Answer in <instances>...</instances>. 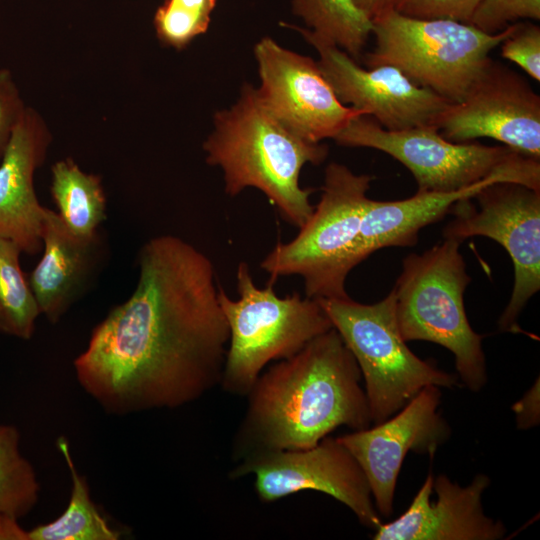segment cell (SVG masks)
<instances>
[{"instance_id":"1","label":"cell","mask_w":540,"mask_h":540,"mask_svg":"<svg viewBox=\"0 0 540 540\" xmlns=\"http://www.w3.org/2000/svg\"><path fill=\"white\" fill-rule=\"evenodd\" d=\"M131 296L93 329L75 359L84 390L108 412L177 408L220 384L229 328L210 258L161 235L138 254Z\"/></svg>"},{"instance_id":"2","label":"cell","mask_w":540,"mask_h":540,"mask_svg":"<svg viewBox=\"0 0 540 540\" xmlns=\"http://www.w3.org/2000/svg\"><path fill=\"white\" fill-rule=\"evenodd\" d=\"M361 371L334 329L261 373L233 443V458L314 447L339 426L353 431L372 420Z\"/></svg>"},{"instance_id":"3","label":"cell","mask_w":540,"mask_h":540,"mask_svg":"<svg viewBox=\"0 0 540 540\" xmlns=\"http://www.w3.org/2000/svg\"><path fill=\"white\" fill-rule=\"evenodd\" d=\"M203 150L206 162L222 170L229 196L256 188L297 228L312 214L310 196L315 189L300 186V173L308 163L321 164L328 147L290 130L267 109L251 84L243 85L235 104L215 113Z\"/></svg>"},{"instance_id":"4","label":"cell","mask_w":540,"mask_h":540,"mask_svg":"<svg viewBox=\"0 0 540 540\" xmlns=\"http://www.w3.org/2000/svg\"><path fill=\"white\" fill-rule=\"evenodd\" d=\"M461 241L444 238L402 263L393 287L395 314L404 341L436 343L454 355L463 384L480 391L487 382L482 336L469 324L464 292L471 277L460 253Z\"/></svg>"},{"instance_id":"5","label":"cell","mask_w":540,"mask_h":540,"mask_svg":"<svg viewBox=\"0 0 540 540\" xmlns=\"http://www.w3.org/2000/svg\"><path fill=\"white\" fill-rule=\"evenodd\" d=\"M373 179L341 163L327 165L312 214L292 240L278 242L260 263L272 282L297 275L304 281L306 297H348L346 279L357 266L355 253Z\"/></svg>"},{"instance_id":"6","label":"cell","mask_w":540,"mask_h":540,"mask_svg":"<svg viewBox=\"0 0 540 540\" xmlns=\"http://www.w3.org/2000/svg\"><path fill=\"white\" fill-rule=\"evenodd\" d=\"M236 286L235 300L218 287L229 328L220 384L228 393L247 395L269 362L293 356L333 325L318 300L298 292L279 297L272 281L259 288L244 261L237 267Z\"/></svg>"},{"instance_id":"7","label":"cell","mask_w":540,"mask_h":540,"mask_svg":"<svg viewBox=\"0 0 540 540\" xmlns=\"http://www.w3.org/2000/svg\"><path fill=\"white\" fill-rule=\"evenodd\" d=\"M514 24L489 34L468 23L414 18L391 9L373 19L375 46L365 63L393 66L418 86L456 103L484 72L490 52Z\"/></svg>"},{"instance_id":"8","label":"cell","mask_w":540,"mask_h":540,"mask_svg":"<svg viewBox=\"0 0 540 540\" xmlns=\"http://www.w3.org/2000/svg\"><path fill=\"white\" fill-rule=\"evenodd\" d=\"M334 140L390 155L412 173L418 192H455L495 175L540 190L539 159L506 146L452 142L434 125L387 130L372 117L360 115Z\"/></svg>"},{"instance_id":"9","label":"cell","mask_w":540,"mask_h":540,"mask_svg":"<svg viewBox=\"0 0 540 540\" xmlns=\"http://www.w3.org/2000/svg\"><path fill=\"white\" fill-rule=\"evenodd\" d=\"M318 301L359 366L373 423L397 413L426 386L458 385L456 375L408 348L398 329L393 289L373 304L349 296Z\"/></svg>"},{"instance_id":"10","label":"cell","mask_w":540,"mask_h":540,"mask_svg":"<svg viewBox=\"0 0 540 540\" xmlns=\"http://www.w3.org/2000/svg\"><path fill=\"white\" fill-rule=\"evenodd\" d=\"M458 201L454 218L444 227V238L463 242L485 236L502 245L514 265V285L501 314V331L521 332L517 319L540 289V190L512 182L492 183Z\"/></svg>"},{"instance_id":"11","label":"cell","mask_w":540,"mask_h":540,"mask_svg":"<svg viewBox=\"0 0 540 540\" xmlns=\"http://www.w3.org/2000/svg\"><path fill=\"white\" fill-rule=\"evenodd\" d=\"M250 474L263 502L314 490L347 506L368 528L382 523L360 465L338 438L325 437L307 449L258 453L238 461L231 471L232 478Z\"/></svg>"},{"instance_id":"12","label":"cell","mask_w":540,"mask_h":540,"mask_svg":"<svg viewBox=\"0 0 540 540\" xmlns=\"http://www.w3.org/2000/svg\"><path fill=\"white\" fill-rule=\"evenodd\" d=\"M452 142L491 138L540 160V96L518 73L491 59L459 102L434 124Z\"/></svg>"},{"instance_id":"13","label":"cell","mask_w":540,"mask_h":540,"mask_svg":"<svg viewBox=\"0 0 540 540\" xmlns=\"http://www.w3.org/2000/svg\"><path fill=\"white\" fill-rule=\"evenodd\" d=\"M267 109L303 139L320 143L335 139L363 111L344 105L311 57L288 50L271 37L254 47Z\"/></svg>"},{"instance_id":"14","label":"cell","mask_w":540,"mask_h":540,"mask_svg":"<svg viewBox=\"0 0 540 540\" xmlns=\"http://www.w3.org/2000/svg\"><path fill=\"white\" fill-rule=\"evenodd\" d=\"M283 26L298 31L315 48L318 65L341 103L363 111L387 130L434 125L451 103L418 86L393 66L365 69L338 46L305 27Z\"/></svg>"},{"instance_id":"15","label":"cell","mask_w":540,"mask_h":540,"mask_svg":"<svg viewBox=\"0 0 540 540\" xmlns=\"http://www.w3.org/2000/svg\"><path fill=\"white\" fill-rule=\"evenodd\" d=\"M440 387L429 385L374 427L338 437L360 465L378 513L390 517L398 475L409 451L433 457L450 428L440 415Z\"/></svg>"},{"instance_id":"16","label":"cell","mask_w":540,"mask_h":540,"mask_svg":"<svg viewBox=\"0 0 540 540\" xmlns=\"http://www.w3.org/2000/svg\"><path fill=\"white\" fill-rule=\"evenodd\" d=\"M490 479L478 474L467 486L446 475L426 477L408 509L375 529V540H499L506 528L485 515L482 495Z\"/></svg>"},{"instance_id":"17","label":"cell","mask_w":540,"mask_h":540,"mask_svg":"<svg viewBox=\"0 0 540 540\" xmlns=\"http://www.w3.org/2000/svg\"><path fill=\"white\" fill-rule=\"evenodd\" d=\"M52 134L40 113L26 106L0 163V236L23 253L42 250L43 207L34 188V174L44 163Z\"/></svg>"},{"instance_id":"18","label":"cell","mask_w":540,"mask_h":540,"mask_svg":"<svg viewBox=\"0 0 540 540\" xmlns=\"http://www.w3.org/2000/svg\"><path fill=\"white\" fill-rule=\"evenodd\" d=\"M100 233L73 234L57 212L46 208L42 226L43 254L28 280L40 313L57 323L86 291L103 259Z\"/></svg>"},{"instance_id":"19","label":"cell","mask_w":540,"mask_h":540,"mask_svg":"<svg viewBox=\"0 0 540 540\" xmlns=\"http://www.w3.org/2000/svg\"><path fill=\"white\" fill-rule=\"evenodd\" d=\"M495 182L513 183L507 176L495 175L455 192L417 191L412 197L396 201L369 198L358 237L356 265L382 248L414 246L422 228L441 220L458 201L472 198Z\"/></svg>"},{"instance_id":"20","label":"cell","mask_w":540,"mask_h":540,"mask_svg":"<svg viewBox=\"0 0 540 540\" xmlns=\"http://www.w3.org/2000/svg\"><path fill=\"white\" fill-rule=\"evenodd\" d=\"M50 193L58 215L75 235L91 237L106 220V195L102 179L83 171L70 157L51 167Z\"/></svg>"},{"instance_id":"21","label":"cell","mask_w":540,"mask_h":540,"mask_svg":"<svg viewBox=\"0 0 540 540\" xmlns=\"http://www.w3.org/2000/svg\"><path fill=\"white\" fill-rule=\"evenodd\" d=\"M57 447L71 474L70 499L58 518L29 530V540H118L121 532L108 523L93 503L87 481L74 465L67 439L60 437Z\"/></svg>"},{"instance_id":"22","label":"cell","mask_w":540,"mask_h":540,"mask_svg":"<svg viewBox=\"0 0 540 540\" xmlns=\"http://www.w3.org/2000/svg\"><path fill=\"white\" fill-rule=\"evenodd\" d=\"M291 8L306 29L355 60L372 35L373 20L354 0H291Z\"/></svg>"},{"instance_id":"23","label":"cell","mask_w":540,"mask_h":540,"mask_svg":"<svg viewBox=\"0 0 540 540\" xmlns=\"http://www.w3.org/2000/svg\"><path fill=\"white\" fill-rule=\"evenodd\" d=\"M22 250L0 236V332L29 340L40 309L20 264Z\"/></svg>"},{"instance_id":"24","label":"cell","mask_w":540,"mask_h":540,"mask_svg":"<svg viewBox=\"0 0 540 540\" xmlns=\"http://www.w3.org/2000/svg\"><path fill=\"white\" fill-rule=\"evenodd\" d=\"M19 444L17 428L0 424V513L18 519L35 507L40 491L35 470Z\"/></svg>"},{"instance_id":"25","label":"cell","mask_w":540,"mask_h":540,"mask_svg":"<svg viewBox=\"0 0 540 540\" xmlns=\"http://www.w3.org/2000/svg\"><path fill=\"white\" fill-rule=\"evenodd\" d=\"M217 0H164L153 24L160 43L176 50L186 48L207 32Z\"/></svg>"},{"instance_id":"26","label":"cell","mask_w":540,"mask_h":540,"mask_svg":"<svg viewBox=\"0 0 540 540\" xmlns=\"http://www.w3.org/2000/svg\"><path fill=\"white\" fill-rule=\"evenodd\" d=\"M527 20H540V0H483L470 24L494 34Z\"/></svg>"},{"instance_id":"27","label":"cell","mask_w":540,"mask_h":540,"mask_svg":"<svg viewBox=\"0 0 540 540\" xmlns=\"http://www.w3.org/2000/svg\"><path fill=\"white\" fill-rule=\"evenodd\" d=\"M501 56L519 66L535 81H540V27L531 21L514 24L500 44Z\"/></svg>"},{"instance_id":"28","label":"cell","mask_w":540,"mask_h":540,"mask_svg":"<svg viewBox=\"0 0 540 540\" xmlns=\"http://www.w3.org/2000/svg\"><path fill=\"white\" fill-rule=\"evenodd\" d=\"M483 0H395L393 9L420 19H450L470 24Z\"/></svg>"},{"instance_id":"29","label":"cell","mask_w":540,"mask_h":540,"mask_svg":"<svg viewBox=\"0 0 540 540\" xmlns=\"http://www.w3.org/2000/svg\"><path fill=\"white\" fill-rule=\"evenodd\" d=\"M25 107L12 72L7 68H0V158L9 144Z\"/></svg>"},{"instance_id":"30","label":"cell","mask_w":540,"mask_h":540,"mask_svg":"<svg viewBox=\"0 0 540 540\" xmlns=\"http://www.w3.org/2000/svg\"><path fill=\"white\" fill-rule=\"evenodd\" d=\"M539 392V378H537V381L526 392V394L512 406V410L516 415V422L519 429L526 430L539 424Z\"/></svg>"},{"instance_id":"31","label":"cell","mask_w":540,"mask_h":540,"mask_svg":"<svg viewBox=\"0 0 540 540\" xmlns=\"http://www.w3.org/2000/svg\"><path fill=\"white\" fill-rule=\"evenodd\" d=\"M0 540H29V531L23 529L18 518L0 513Z\"/></svg>"},{"instance_id":"32","label":"cell","mask_w":540,"mask_h":540,"mask_svg":"<svg viewBox=\"0 0 540 540\" xmlns=\"http://www.w3.org/2000/svg\"><path fill=\"white\" fill-rule=\"evenodd\" d=\"M372 20L393 9L395 0H354Z\"/></svg>"}]
</instances>
